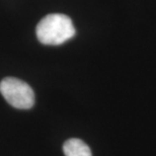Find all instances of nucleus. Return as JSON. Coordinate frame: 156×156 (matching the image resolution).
<instances>
[{"instance_id": "nucleus-1", "label": "nucleus", "mask_w": 156, "mask_h": 156, "mask_svg": "<svg viewBox=\"0 0 156 156\" xmlns=\"http://www.w3.org/2000/svg\"><path fill=\"white\" fill-rule=\"evenodd\" d=\"M39 42L48 46L62 45L75 36V27L69 16L61 13L46 15L36 27Z\"/></svg>"}, {"instance_id": "nucleus-2", "label": "nucleus", "mask_w": 156, "mask_h": 156, "mask_svg": "<svg viewBox=\"0 0 156 156\" xmlns=\"http://www.w3.org/2000/svg\"><path fill=\"white\" fill-rule=\"evenodd\" d=\"M0 93L15 108L29 110L35 105V93L29 84L14 77H6L0 82Z\"/></svg>"}, {"instance_id": "nucleus-3", "label": "nucleus", "mask_w": 156, "mask_h": 156, "mask_svg": "<svg viewBox=\"0 0 156 156\" xmlns=\"http://www.w3.org/2000/svg\"><path fill=\"white\" fill-rule=\"evenodd\" d=\"M63 151L65 156H92L88 145L77 138L67 140L63 145Z\"/></svg>"}]
</instances>
